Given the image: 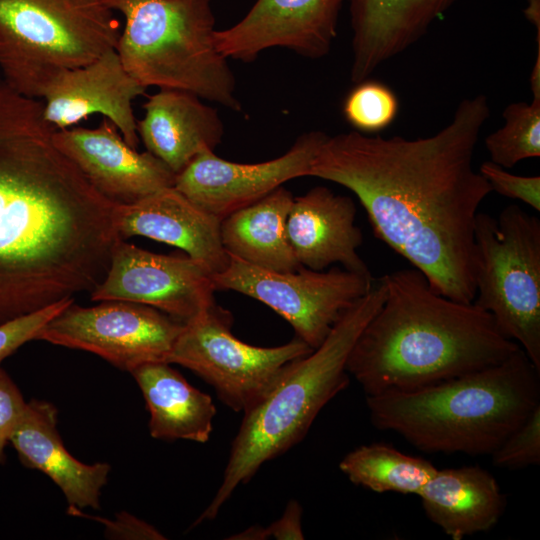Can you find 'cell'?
Returning <instances> with one entry per match:
<instances>
[{
	"label": "cell",
	"mask_w": 540,
	"mask_h": 540,
	"mask_svg": "<svg viewBox=\"0 0 540 540\" xmlns=\"http://www.w3.org/2000/svg\"><path fill=\"white\" fill-rule=\"evenodd\" d=\"M491 109L483 94L462 99L451 121L427 137L358 132L328 136L308 176L359 199L375 236L408 260L438 294L473 303L474 225L492 192L473 167Z\"/></svg>",
	"instance_id": "cell-1"
},
{
	"label": "cell",
	"mask_w": 540,
	"mask_h": 540,
	"mask_svg": "<svg viewBox=\"0 0 540 540\" xmlns=\"http://www.w3.org/2000/svg\"><path fill=\"white\" fill-rule=\"evenodd\" d=\"M43 107L0 78V323L91 293L120 239L116 203L54 144Z\"/></svg>",
	"instance_id": "cell-2"
},
{
	"label": "cell",
	"mask_w": 540,
	"mask_h": 540,
	"mask_svg": "<svg viewBox=\"0 0 540 540\" xmlns=\"http://www.w3.org/2000/svg\"><path fill=\"white\" fill-rule=\"evenodd\" d=\"M380 280L385 300L346 363L366 396L433 385L498 364L520 348L490 313L436 293L416 268Z\"/></svg>",
	"instance_id": "cell-3"
},
{
	"label": "cell",
	"mask_w": 540,
	"mask_h": 540,
	"mask_svg": "<svg viewBox=\"0 0 540 540\" xmlns=\"http://www.w3.org/2000/svg\"><path fill=\"white\" fill-rule=\"evenodd\" d=\"M372 425L426 453L491 455L540 405V370L504 361L411 391L366 396Z\"/></svg>",
	"instance_id": "cell-4"
},
{
	"label": "cell",
	"mask_w": 540,
	"mask_h": 540,
	"mask_svg": "<svg viewBox=\"0 0 540 540\" xmlns=\"http://www.w3.org/2000/svg\"><path fill=\"white\" fill-rule=\"evenodd\" d=\"M385 297L379 280L340 317L320 346L288 363L266 393L243 413L221 485L193 526L214 520L240 485L251 480L265 462L303 440L322 408L347 388L349 353Z\"/></svg>",
	"instance_id": "cell-5"
},
{
	"label": "cell",
	"mask_w": 540,
	"mask_h": 540,
	"mask_svg": "<svg viewBox=\"0 0 540 540\" xmlns=\"http://www.w3.org/2000/svg\"><path fill=\"white\" fill-rule=\"evenodd\" d=\"M123 15L116 51L145 88L193 93L240 111L236 79L215 43L211 0H105Z\"/></svg>",
	"instance_id": "cell-6"
},
{
	"label": "cell",
	"mask_w": 540,
	"mask_h": 540,
	"mask_svg": "<svg viewBox=\"0 0 540 540\" xmlns=\"http://www.w3.org/2000/svg\"><path fill=\"white\" fill-rule=\"evenodd\" d=\"M120 24L105 0H0V70L17 93L42 98L61 71L116 49Z\"/></svg>",
	"instance_id": "cell-7"
},
{
	"label": "cell",
	"mask_w": 540,
	"mask_h": 540,
	"mask_svg": "<svg viewBox=\"0 0 540 540\" xmlns=\"http://www.w3.org/2000/svg\"><path fill=\"white\" fill-rule=\"evenodd\" d=\"M473 303L540 370V220L513 204L474 225Z\"/></svg>",
	"instance_id": "cell-8"
},
{
	"label": "cell",
	"mask_w": 540,
	"mask_h": 540,
	"mask_svg": "<svg viewBox=\"0 0 540 540\" xmlns=\"http://www.w3.org/2000/svg\"><path fill=\"white\" fill-rule=\"evenodd\" d=\"M231 313L217 304L184 323L167 363L183 366L211 385L235 412L251 408L291 361L313 349L295 337L275 347L241 341L231 331Z\"/></svg>",
	"instance_id": "cell-9"
},
{
	"label": "cell",
	"mask_w": 540,
	"mask_h": 540,
	"mask_svg": "<svg viewBox=\"0 0 540 540\" xmlns=\"http://www.w3.org/2000/svg\"><path fill=\"white\" fill-rule=\"evenodd\" d=\"M213 283L216 290L235 291L267 305L312 349L323 343L340 317L373 286L371 275L345 268L318 271L301 266L278 272L231 255L227 267L213 274Z\"/></svg>",
	"instance_id": "cell-10"
},
{
	"label": "cell",
	"mask_w": 540,
	"mask_h": 540,
	"mask_svg": "<svg viewBox=\"0 0 540 540\" xmlns=\"http://www.w3.org/2000/svg\"><path fill=\"white\" fill-rule=\"evenodd\" d=\"M184 323L147 305L100 301L82 307L74 301L47 322L36 340L91 352L130 372L150 362H167Z\"/></svg>",
	"instance_id": "cell-11"
},
{
	"label": "cell",
	"mask_w": 540,
	"mask_h": 540,
	"mask_svg": "<svg viewBox=\"0 0 540 540\" xmlns=\"http://www.w3.org/2000/svg\"><path fill=\"white\" fill-rule=\"evenodd\" d=\"M215 291L213 274L188 255L153 253L119 239L90 299L139 303L186 323L216 304Z\"/></svg>",
	"instance_id": "cell-12"
},
{
	"label": "cell",
	"mask_w": 540,
	"mask_h": 540,
	"mask_svg": "<svg viewBox=\"0 0 540 540\" xmlns=\"http://www.w3.org/2000/svg\"><path fill=\"white\" fill-rule=\"evenodd\" d=\"M327 137L318 130L305 132L283 155L258 163H237L217 156L214 151H204L176 174L174 187L201 209L222 220L285 182L308 176Z\"/></svg>",
	"instance_id": "cell-13"
},
{
	"label": "cell",
	"mask_w": 540,
	"mask_h": 540,
	"mask_svg": "<svg viewBox=\"0 0 540 540\" xmlns=\"http://www.w3.org/2000/svg\"><path fill=\"white\" fill-rule=\"evenodd\" d=\"M344 2L256 0L236 24L216 30L215 43L228 60L252 62L263 51L275 47L319 59L331 50Z\"/></svg>",
	"instance_id": "cell-14"
},
{
	"label": "cell",
	"mask_w": 540,
	"mask_h": 540,
	"mask_svg": "<svg viewBox=\"0 0 540 540\" xmlns=\"http://www.w3.org/2000/svg\"><path fill=\"white\" fill-rule=\"evenodd\" d=\"M53 142L92 186L116 204H131L174 186L176 174L148 151L128 145L107 118L93 129L55 130Z\"/></svg>",
	"instance_id": "cell-15"
},
{
	"label": "cell",
	"mask_w": 540,
	"mask_h": 540,
	"mask_svg": "<svg viewBox=\"0 0 540 540\" xmlns=\"http://www.w3.org/2000/svg\"><path fill=\"white\" fill-rule=\"evenodd\" d=\"M145 90L113 49L85 66L59 72L43 91L44 118L56 130H62L101 114L136 149L139 136L133 101Z\"/></svg>",
	"instance_id": "cell-16"
},
{
	"label": "cell",
	"mask_w": 540,
	"mask_h": 540,
	"mask_svg": "<svg viewBox=\"0 0 540 540\" xmlns=\"http://www.w3.org/2000/svg\"><path fill=\"white\" fill-rule=\"evenodd\" d=\"M221 220L190 201L174 186L131 204H116L114 226L120 239L142 236L183 250L212 274L229 263L220 236Z\"/></svg>",
	"instance_id": "cell-17"
},
{
	"label": "cell",
	"mask_w": 540,
	"mask_h": 540,
	"mask_svg": "<svg viewBox=\"0 0 540 540\" xmlns=\"http://www.w3.org/2000/svg\"><path fill=\"white\" fill-rule=\"evenodd\" d=\"M356 205L349 196L316 186L294 197L286 220V233L301 266L322 271L332 264L371 275L360 257L361 229L355 224Z\"/></svg>",
	"instance_id": "cell-18"
},
{
	"label": "cell",
	"mask_w": 540,
	"mask_h": 540,
	"mask_svg": "<svg viewBox=\"0 0 540 540\" xmlns=\"http://www.w3.org/2000/svg\"><path fill=\"white\" fill-rule=\"evenodd\" d=\"M458 0H346L352 30L350 79H368L425 35Z\"/></svg>",
	"instance_id": "cell-19"
},
{
	"label": "cell",
	"mask_w": 540,
	"mask_h": 540,
	"mask_svg": "<svg viewBox=\"0 0 540 540\" xmlns=\"http://www.w3.org/2000/svg\"><path fill=\"white\" fill-rule=\"evenodd\" d=\"M57 416L50 402H27L9 443L25 467L44 473L60 488L70 507L99 509L111 467L103 462L85 464L73 457L57 429Z\"/></svg>",
	"instance_id": "cell-20"
},
{
	"label": "cell",
	"mask_w": 540,
	"mask_h": 540,
	"mask_svg": "<svg viewBox=\"0 0 540 540\" xmlns=\"http://www.w3.org/2000/svg\"><path fill=\"white\" fill-rule=\"evenodd\" d=\"M144 117L137 132L148 152L175 174L198 154L214 151L221 143L224 125L216 109L197 95L176 89H159L143 104Z\"/></svg>",
	"instance_id": "cell-21"
},
{
	"label": "cell",
	"mask_w": 540,
	"mask_h": 540,
	"mask_svg": "<svg viewBox=\"0 0 540 540\" xmlns=\"http://www.w3.org/2000/svg\"><path fill=\"white\" fill-rule=\"evenodd\" d=\"M418 496L427 518L453 540L490 530L507 505L495 477L477 465L437 469Z\"/></svg>",
	"instance_id": "cell-22"
},
{
	"label": "cell",
	"mask_w": 540,
	"mask_h": 540,
	"mask_svg": "<svg viewBox=\"0 0 540 540\" xmlns=\"http://www.w3.org/2000/svg\"><path fill=\"white\" fill-rule=\"evenodd\" d=\"M167 362H150L129 373L135 379L149 412V433L158 440L206 443L213 430L216 407Z\"/></svg>",
	"instance_id": "cell-23"
},
{
	"label": "cell",
	"mask_w": 540,
	"mask_h": 540,
	"mask_svg": "<svg viewBox=\"0 0 540 540\" xmlns=\"http://www.w3.org/2000/svg\"><path fill=\"white\" fill-rule=\"evenodd\" d=\"M293 199L292 193L280 186L224 217L220 222V236L226 252L266 270L283 272L301 267L286 233Z\"/></svg>",
	"instance_id": "cell-24"
},
{
	"label": "cell",
	"mask_w": 540,
	"mask_h": 540,
	"mask_svg": "<svg viewBox=\"0 0 540 540\" xmlns=\"http://www.w3.org/2000/svg\"><path fill=\"white\" fill-rule=\"evenodd\" d=\"M339 469L353 484L376 493H420L437 468L385 443L361 445L347 453Z\"/></svg>",
	"instance_id": "cell-25"
},
{
	"label": "cell",
	"mask_w": 540,
	"mask_h": 540,
	"mask_svg": "<svg viewBox=\"0 0 540 540\" xmlns=\"http://www.w3.org/2000/svg\"><path fill=\"white\" fill-rule=\"evenodd\" d=\"M502 116L504 125L484 140L490 161L507 169L540 157V98L511 103Z\"/></svg>",
	"instance_id": "cell-26"
},
{
	"label": "cell",
	"mask_w": 540,
	"mask_h": 540,
	"mask_svg": "<svg viewBox=\"0 0 540 540\" xmlns=\"http://www.w3.org/2000/svg\"><path fill=\"white\" fill-rule=\"evenodd\" d=\"M398 111L399 101L393 90L369 78L355 84L342 106L345 120L364 134L377 133L389 127Z\"/></svg>",
	"instance_id": "cell-27"
},
{
	"label": "cell",
	"mask_w": 540,
	"mask_h": 540,
	"mask_svg": "<svg viewBox=\"0 0 540 540\" xmlns=\"http://www.w3.org/2000/svg\"><path fill=\"white\" fill-rule=\"evenodd\" d=\"M490 456L494 466L506 469L540 464V405Z\"/></svg>",
	"instance_id": "cell-28"
},
{
	"label": "cell",
	"mask_w": 540,
	"mask_h": 540,
	"mask_svg": "<svg viewBox=\"0 0 540 540\" xmlns=\"http://www.w3.org/2000/svg\"><path fill=\"white\" fill-rule=\"evenodd\" d=\"M74 301L66 298L40 310L0 323V364L25 343L36 340L41 328Z\"/></svg>",
	"instance_id": "cell-29"
},
{
	"label": "cell",
	"mask_w": 540,
	"mask_h": 540,
	"mask_svg": "<svg viewBox=\"0 0 540 540\" xmlns=\"http://www.w3.org/2000/svg\"><path fill=\"white\" fill-rule=\"evenodd\" d=\"M479 173L489 183L492 191L519 200L537 212L540 211V177L522 176L508 172L492 161L483 162Z\"/></svg>",
	"instance_id": "cell-30"
},
{
	"label": "cell",
	"mask_w": 540,
	"mask_h": 540,
	"mask_svg": "<svg viewBox=\"0 0 540 540\" xmlns=\"http://www.w3.org/2000/svg\"><path fill=\"white\" fill-rule=\"evenodd\" d=\"M27 402L10 375L0 366V464H5V449L20 422Z\"/></svg>",
	"instance_id": "cell-31"
},
{
	"label": "cell",
	"mask_w": 540,
	"mask_h": 540,
	"mask_svg": "<svg viewBox=\"0 0 540 540\" xmlns=\"http://www.w3.org/2000/svg\"><path fill=\"white\" fill-rule=\"evenodd\" d=\"M67 512L74 516H86L95 519L105 526V536L113 539H148L163 540L166 537L155 527L137 517L123 511L115 516V519L87 516L80 513L78 508L68 507Z\"/></svg>",
	"instance_id": "cell-32"
},
{
	"label": "cell",
	"mask_w": 540,
	"mask_h": 540,
	"mask_svg": "<svg viewBox=\"0 0 540 540\" xmlns=\"http://www.w3.org/2000/svg\"><path fill=\"white\" fill-rule=\"evenodd\" d=\"M302 507L297 500L287 503L281 517L267 527H264L266 539L303 540Z\"/></svg>",
	"instance_id": "cell-33"
},
{
	"label": "cell",
	"mask_w": 540,
	"mask_h": 540,
	"mask_svg": "<svg viewBox=\"0 0 540 540\" xmlns=\"http://www.w3.org/2000/svg\"><path fill=\"white\" fill-rule=\"evenodd\" d=\"M228 539H235V540H265V531L264 527L262 526H251L249 528H246L242 530L241 532L232 535L231 537H228Z\"/></svg>",
	"instance_id": "cell-34"
}]
</instances>
